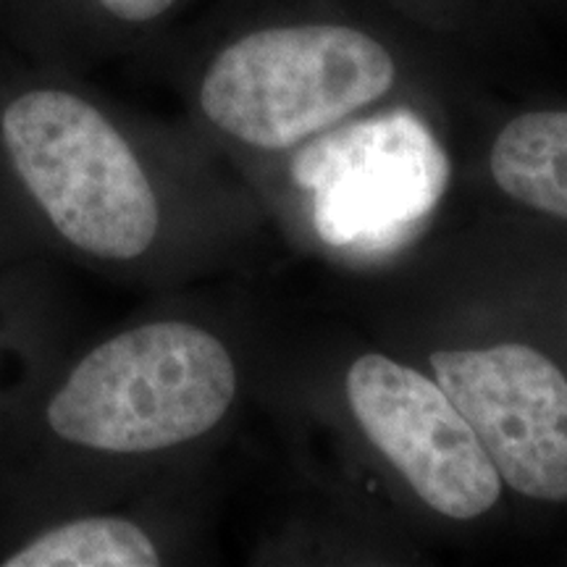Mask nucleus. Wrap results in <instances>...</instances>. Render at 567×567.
I'll return each instance as SVG.
<instances>
[{
  "label": "nucleus",
  "instance_id": "3",
  "mask_svg": "<svg viewBox=\"0 0 567 567\" xmlns=\"http://www.w3.org/2000/svg\"><path fill=\"white\" fill-rule=\"evenodd\" d=\"M392 45L347 21H281L239 32L200 71L195 103L221 137L276 153L392 95Z\"/></svg>",
  "mask_w": 567,
  "mask_h": 567
},
{
  "label": "nucleus",
  "instance_id": "6",
  "mask_svg": "<svg viewBox=\"0 0 567 567\" xmlns=\"http://www.w3.org/2000/svg\"><path fill=\"white\" fill-rule=\"evenodd\" d=\"M158 536L130 515L19 502L0 528V567H155Z\"/></svg>",
  "mask_w": 567,
  "mask_h": 567
},
{
  "label": "nucleus",
  "instance_id": "1",
  "mask_svg": "<svg viewBox=\"0 0 567 567\" xmlns=\"http://www.w3.org/2000/svg\"><path fill=\"white\" fill-rule=\"evenodd\" d=\"M239 373L210 329L155 318L48 371L0 431V494L24 499L90 460H137L200 442L231 413Z\"/></svg>",
  "mask_w": 567,
  "mask_h": 567
},
{
  "label": "nucleus",
  "instance_id": "8",
  "mask_svg": "<svg viewBox=\"0 0 567 567\" xmlns=\"http://www.w3.org/2000/svg\"><path fill=\"white\" fill-rule=\"evenodd\" d=\"M488 168L515 203L567 218V111H530L496 134Z\"/></svg>",
  "mask_w": 567,
  "mask_h": 567
},
{
  "label": "nucleus",
  "instance_id": "10",
  "mask_svg": "<svg viewBox=\"0 0 567 567\" xmlns=\"http://www.w3.org/2000/svg\"><path fill=\"white\" fill-rule=\"evenodd\" d=\"M30 255H38V252H32V247L24 243V237H21L17 224H13L9 208H6L3 200H0V264H6V260H17V258H30Z\"/></svg>",
  "mask_w": 567,
  "mask_h": 567
},
{
  "label": "nucleus",
  "instance_id": "2",
  "mask_svg": "<svg viewBox=\"0 0 567 567\" xmlns=\"http://www.w3.org/2000/svg\"><path fill=\"white\" fill-rule=\"evenodd\" d=\"M0 200L40 258L137 266L166 234L151 163L101 103L55 82L0 95Z\"/></svg>",
  "mask_w": 567,
  "mask_h": 567
},
{
  "label": "nucleus",
  "instance_id": "4",
  "mask_svg": "<svg viewBox=\"0 0 567 567\" xmlns=\"http://www.w3.org/2000/svg\"><path fill=\"white\" fill-rule=\"evenodd\" d=\"M344 392L363 434L434 513L473 520L499 502V473L436 379L368 352Z\"/></svg>",
  "mask_w": 567,
  "mask_h": 567
},
{
  "label": "nucleus",
  "instance_id": "7",
  "mask_svg": "<svg viewBox=\"0 0 567 567\" xmlns=\"http://www.w3.org/2000/svg\"><path fill=\"white\" fill-rule=\"evenodd\" d=\"M42 258L0 264V431L55 365L53 297Z\"/></svg>",
  "mask_w": 567,
  "mask_h": 567
},
{
  "label": "nucleus",
  "instance_id": "5",
  "mask_svg": "<svg viewBox=\"0 0 567 567\" xmlns=\"http://www.w3.org/2000/svg\"><path fill=\"white\" fill-rule=\"evenodd\" d=\"M431 368L509 488L567 502V379L547 354L528 344L442 350Z\"/></svg>",
  "mask_w": 567,
  "mask_h": 567
},
{
  "label": "nucleus",
  "instance_id": "9",
  "mask_svg": "<svg viewBox=\"0 0 567 567\" xmlns=\"http://www.w3.org/2000/svg\"><path fill=\"white\" fill-rule=\"evenodd\" d=\"M90 9L113 27L142 30L166 19L182 0H87Z\"/></svg>",
  "mask_w": 567,
  "mask_h": 567
}]
</instances>
